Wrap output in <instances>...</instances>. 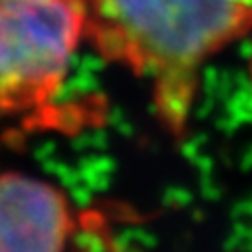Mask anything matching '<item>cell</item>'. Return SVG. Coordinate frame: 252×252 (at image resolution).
<instances>
[{
    "label": "cell",
    "mask_w": 252,
    "mask_h": 252,
    "mask_svg": "<svg viewBox=\"0 0 252 252\" xmlns=\"http://www.w3.org/2000/svg\"><path fill=\"white\" fill-rule=\"evenodd\" d=\"M80 46V0H0V119L50 125Z\"/></svg>",
    "instance_id": "2"
},
{
    "label": "cell",
    "mask_w": 252,
    "mask_h": 252,
    "mask_svg": "<svg viewBox=\"0 0 252 252\" xmlns=\"http://www.w3.org/2000/svg\"><path fill=\"white\" fill-rule=\"evenodd\" d=\"M84 46L127 72L161 129L185 139L211 62L252 32V0H80Z\"/></svg>",
    "instance_id": "1"
},
{
    "label": "cell",
    "mask_w": 252,
    "mask_h": 252,
    "mask_svg": "<svg viewBox=\"0 0 252 252\" xmlns=\"http://www.w3.org/2000/svg\"><path fill=\"white\" fill-rule=\"evenodd\" d=\"M76 232V211L58 187L0 171V252H68Z\"/></svg>",
    "instance_id": "3"
}]
</instances>
